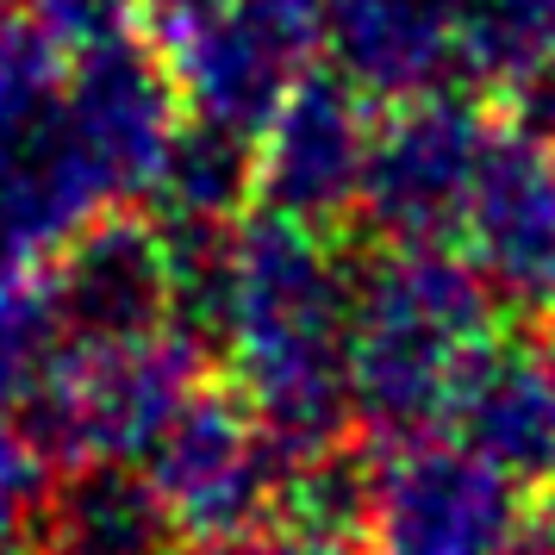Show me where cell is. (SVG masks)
<instances>
[{"instance_id": "cell-1", "label": "cell", "mask_w": 555, "mask_h": 555, "mask_svg": "<svg viewBox=\"0 0 555 555\" xmlns=\"http://www.w3.org/2000/svg\"><path fill=\"white\" fill-rule=\"evenodd\" d=\"M350 300L356 269L331 231L256 212L231 225L219 312L206 344H219L231 387L269 425L281 462L331 450L350 418Z\"/></svg>"}, {"instance_id": "cell-2", "label": "cell", "mask_w": 555, "mask_h": 555, "mask_svg": "<svg viewBox=\"0 0 555 555\" xmlns=\"http://www.w3.org/2000/svg\"><path fill=\"white\" fill-rule=\"evenodd\" d=\"M500 331V300L450 244H380L356 269L350 418L375 443L443 425L462 369Z\"/></svg>"}, {"instance_id": "cell-3", "label": "cell", "mask_w": 555, "mask_h": 555, "mask_svg": "<svg viewBox=\"0 0 555 555\" xmlns=\"http://www.w3.org/2000/svg\"><path fill=\"white\" fill-rule=\"evenodd\" d=\"M206 380V344L181 325H151L131 337H63L20 400L26 430L51 462H144Z\"/></svg>"}, {"instance_id": "cell-4", "label": "cell", "mask_w": 555, "mask_h": 555, "mask_svg": "<svg viewBox=\"0 0 555 555\" xmlns=\"http://www.w3.org/2000/svg\"><path fill=\"white\" fill-rule=\"evenodd\" d=\"M525 487L462 437H400L369 462L362 555H518Z\"/></svg>"}, {"instance_id": "cell-5", "label": "cell", "mask_w": 555, "mask_h": 555, "mask_svg": "<svg viewBox=\"0 0 555 555\" xmlns=\"http://www.w3.org/2000/svg\"><path fill=\"white\" fill-rule=\"evenodd\" d=\"M144 31L176 81L181 113L250 138L319 51V26L269 0H144Z\"/></svg>"}, {"instance_id": "cell-6", "label": "cell", "mask_w": 555, "mask_h": 555, "mask_svg": "<svg viewBox=\"0 0 555 555\" xmlns=\"http://www.w3.org/2000/svg\"><path fill=\"white\" fill-rule=\"evenodd\" d=\"M493 113L462 88H430L387 101L369 119V156L356 188V219L375 244H455L475 163L487 151Z\"/></svg>"}, {"instance_id": "cell-7", "label": "cell", "mask_w": 555, "mask_h": 555, "mask_svg": "<svg viewBox=\"0 0 555 555\" xmlns=\"http://www.w3.org/2000/svg\"><path fill=\"white\" fill-rule=\"evenodd\" d=\"M281 468L287 462L269 425L256 418V405L237 387H212V380H201L169 412V425L144 450V480L163 500L169 525L181 530V543L269 525L281 500Z\"/></svg>"}, {"instance_id": "cell-8", "label": "cell", "mask_w": 555, "mask_h": 555, "mask_svg": "<svg viewBox=\"0 0 555 555\" xmlns=\"http://www.w3.org/2000/svg\"><path fill=\"white\" fill-rule=\"evenodd\" d=\"M455 250L512 319H555V131L493 119L455 219Z\"/></svg>"}, {"instance_id": "cell-9", "label": "cell", "mask_w": 555, "mask_h": 555, "mask_svg": "<svg viewBox=\"0 0 555 555\" xmlns=\"http://www.w3.org/2000/svg\"><path fill=\"white\" fill-rule=\"evenodd\" d=\"M181 119H188L181 94L163 69V56L151 51V38H119V44L69 56L63 126L76 138V151L88 156V169L101 176L113 206L156 194Z\"/></svg>"}, {"instance_id": "cell-10", "label": "cell", "mask_w": 555, "mask_h": 555, "mask_svg": "<svg viewBox=\"0 0 555 555\" xmlns=\"http://www.w3.org/2000/svg\"><path fill=\"white\" fill-rule=\"evenodd\" d=\"M256 151V212H281L300 225L337 231L356 219L362 156H369V106L344 76H300L269 106L250 138Z\"/></svg>"}, {"instance_id": "cell-11", "label": "cell", "mask_w": 555, "mask_h": 555, "mask_svg": "<svg viewBox=\"0 0 555 555\" xmlns=\"http://www.w3.org/2000/svg\"><path fill=\"white\" fill-rule=\"evenodd\" d=\"M56 337H131L169 325V237L163 219L106 206L44 256Z\"/></svg>"}, {"instance_id": "cell-12", "label": "cell", "mask_w": 555, "mask_h": 555, "mask_svg": "<svg viewBox=\"0 0 555 555\" xmlns=\"http://www.w3.org/2000/svg\"><path fill=\"white\" fill-rule=\"evenodd\" d=\"M450 437L500 462L518 487L555 480V350L493 331L462 369L443 412Z\"/></svg>"}, {"instance_id": "cell-13", "label": "cell", "mask_w": 555, "mask_h": 555, "mask_svg": "<svg viewBox=\"0 0 555 555\" xmlns=\"http://www.w3.org/2000/svg\"><path fill=\"white\" fill-rule=\"evenodd\" d=\"M319 51L380 106L455 88V0H319Z\"/></svg>"}, {"instance_id": "cell-14", "label": "cell", "mask_w": 555, "mask_h": 555, "mask_svg": "<svg viewBox=\"0 0 555 555\" xmlns=\"http://www.w3.org/2000/svg\"><path fill=\"white\" fill-rule=\"evenodd\" d=\"M26 555H181V530L131 462H63Z\"/></svg>"}, {"instance_id": "cell-15", "label": "cell", "mask_w": 555, "mask_h": 555, "mask_svg": "<svg viewBox=\"0 0 555 555\" xmlns=\"http://www.w3.org/2000/svg\"><path fill=\"white\" fill-rule=\"evenodd\" d=\"M555 69V0H455V81L518 101Z\"/></svg>"}, {"instance_id": "cell-16", "label": "cell", "mask_w": 555, "mask_h": 555, "mask_svg": "<svg viewBox=\"0 0 555 555\" xmlns=\"http://www.w3.org/2000/svg\"><path fill=\"white\" fill-rule=\"evenodd\" d=\"M156 206L176 225H237L256 201V151L250 131L212 126V119H181L176 151L156 181Z\"/></svg>"}, {"instance_id": "cell-17", "label": "cell", "mask_w": 555, "mask_h": 555, "mask_svg": "<svg viewBox=\"0 0 555 555\" xmlns=\"http://www.w3.org/2000/svg\"><path fill=\"white\" fill-rule=\"evenodd\" d=\"M56 344L63 337H56V312L44 294V262L0 250V412H13L31 393Z\"/></svg>"}, {"instance_id": "cell-18", "label": "cell", "mask_w": 555, "mask_h": 555, "mask_svg": "<svg viewBox=\"0 0 555 555\" xmlns=\"http://www.w3.org/2000/svg\"><path fill=\"white\" fill-rule=\"evenodd\" d=\"M63 76H69V56L20 7H0V144L51 119L63 106Z\"/></svg>"}, {"instance_id": "cell-19", "label": "cell", "mask_w": 555, "mask_h": 555, "mask_svg": "<svg viewBox=\"0 0 555 555\" xmlns=\"http://www.w3.org/2000/svg\"><path fill=\"white\" fill-rule=\"evenodd\" d=\"M56 462L26 425L0 418V555H26L38 512L51 500Z\"/></svg>"}, {"instance_id": "cell-20", "label": "cell", "mask_w": 555, "mask_h": 555, "mask_svg": "<svg viewBox=\"0 0 555 555\" xmlns=\"http://www.w3.org/2000/svg\"><path fill=\"white\" fill-rule=\"evenodd\" d=\"M63 56L101 51L144 31V0H13Z\"/></svg>"}, {"instance_id": "cell-21", "label": "cell", "mask_w": 555, "mask_h": 555, "mask_svg": "<svg viewBox=\"0 0 555 555\" xmlns=\"http://www.w3.org/2000/svg\"><path fill=\"white\" fill-rule=\"evenodd\" d=\"M181 555H350L337 550V543H319V537H300V530H231V537H206V543H194V550Z\"/></svg>"}, {"instance_id": "cell-22", "label": "cell", "mask_w": 555, "mask_h": 555, "mask_svg": "<svg viewBox=\"0 0 555 555\" xmlns=\"http://www.w3.org/2000/svg\"><path fill=\"white\" fill-rule=\"evenodd\" d=\"M518 555H555V480H550V500L525 518V543H518Z\"/></svg>"}, {"instance_id": "cell-23", "label": "cell", "mask_w": 555, "mask_h": 555, "mask_svg": "<svg viewBox=\"0 0 555 555\" xmlns=\"http://www.w3.org/2000/svg\"><path fill=\"white\" fill-rule=\"evenodd\" d=\"M550 325H555V319H550ZM550 350H555V344H550Z\"/></svg>"}]
</instances>
